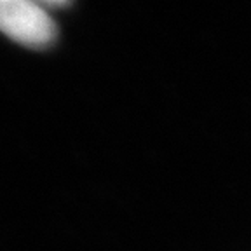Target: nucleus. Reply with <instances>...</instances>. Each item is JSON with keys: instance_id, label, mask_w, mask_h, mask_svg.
Returning <instances> with one entry per match:
<instances>
[{"instance_id": "f257e3e1", "label": "nucleus", "mask_w": 251, "mask_h": 251, "mask_svg": "<svg viewBox=\"0 0 251 251\" xmlns=\"http://www.w3.org/2000/svg\"><path fill=\"white\" fill-rule=\"evenodd\" d=\"M0 28L5 35L21 46L42 49L52 44L56 23L42 2L4 0L0 4Z\"/></svg>"}]
</instances>
